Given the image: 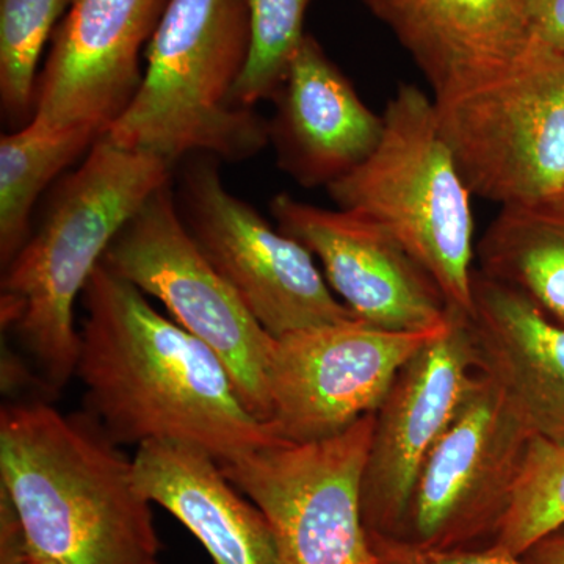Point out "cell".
<instances>
[{"mask_svg": "<svg viewBox=\"0 0 564 564\" xmlns=\"http://www.w3.org/2000/svg\"><path fill=\"white\" fill-rule=\"evenodd\" d=\"M76 377L85 413L117 445L172 441L228 463L278 440L217 352L99 263L82 293Z\"/></svg>", "mask_w": 564, "mask_h": 564, "instance_id": "6da1fadb", "label": "cell"}, {"mask_svg": "<svg viewBox=\"0 0 564 564\" xmlns=\"http://www.w3.org/2000/svg\"><path fill=\"white\" fill-rule=\"evenodd\" d=\"M87 413L44 402L0 411V497L32 554L54 564H161L151 502Z\"/></svg>", "mask_w": 564, "mask_h": 564, "instance_id": "7a4b0ae2", "label": "cell"}, {"mask_svg": "<svg viewBox=\"0 0 564 564\" xmlns=\"http://www.w3.org/2000/svg\"><path fill=\"white\" fill-rule=\"evenodd\" d=\"M172 163L99 135L76 172L52 192L40 225L3 269L2 328L18 337L44 384L61 391L76 377L79 332L74 304L111 240L173 180Z\"/></svg>", "mask_w": 564, "mask_h": 564, "instance_id": "3957f363", "label": "cell"}, {"mask_svg": "<svg viewBox=\"0 0 564 564\" xmlns=\"http://www.w3.org/2000/svg\"><path fill=\"white\" fill-rule=\"evenodd\" d=\"M250 44L248 0H170L139 91L102 135L173 166L193 154L254 158L270 143L269 121L234 102Z\"/></svg>", "mask_w": 564, "mask_h": 564, "instance_id": "277c9868", "label": "cell"}, {"mask_svg": "<svg viewBox=\"0 0 564 564\" xmlns=\"http://www.w3.org/2000/svg\"><path fill=\"white\" fill-rule=\"evenodd\" d=\"M383 121L373 154L326 191L337 209L366 215L395 236L432 274L451 310L470 317L473 193L441 133L434 99L402 84Z\"/></svg>", "mask_w": 564, "mask_h": 564, "instance_id": "5b68a950", "label": "cell"}, {"mask_svg": "<svg viewBox=\"0 0 564 564\" xmlns=\"http://www.w3.org/2000/svg\"><path fill=\"white\" fill-rule=\"evenodd\" d=\"M467 188L503 207H551L564 192V54L538 40L513 66L434 98Z\"/></svg>", "mask_w": 564, "mask_h": 564, "instance_id": "8992f818", "label": "cell"}, {"mask_svg": "<svg viewBox=\"0 0 564 564\" xmlns=\"http://www.w3.org/2000/svg\"><path fill=\"white\" fill-rule=\"evenodd\" d=\"M101 265L158 299L177 325L209 345L248 410L269 422L267 375L274 337L192 239L177 212L173 180L122 226Z\"/></svg>", "mask_w": 564, "mask_h": 564, "instance_id": "52a82bcc", "label": "cell"}, {"mask_svg": "<svg viewBox=\"0 0 564 564\" xmlns=\"http://www.w3.org/2000/svg\"><path fill=\"white\" fill-rule=\"evenodd\" d=\"M185 161L174 185L181 220L267 332L281 337L356 321L313 252L226 188L217 158L193 154Z\"/></svg>", "mask_w": 564, "mask_h": 564, "instance_id": "ba28073f", "label": "cell"}, {"mask_svg": "<svg viewBox=\"0 0 564 564\" xmlns=\"http://www.w3.org/2000/svg\"><path fill=\"white\" fill-rule=\"evenodd\" d=\"M373 429L375 413L325 440L278 437L220 463L228 480L272 527L281 564H380L361 507Z\"/></svg>", "mask_w": 564, "mask_h": 564, "instance_id": "9c48e42d", "label": "cell"}, {"mask_svg": "<svg viewBox=\"0 0 564 564\" xmlns=\"http://www.w3.org/2000/svg\"><path fill=\"white\" fill-rule=\"evenodd\" d=\"M532 437L480 370L419 473L397 540L443 552L491 547Z\"/></svg>", "mask_w": 564, "mask_h": 564, "instance_id": "30bf717a", "label": "cell"}, {"mask_svg": "<svg viewBox=\"0 0 564 564\" xmlns=\"http://www.w3.org/2000/svg\"><path fill=\"white\" fill-rule=\"evenodd\" d=\"M443 328L386 332L351 321L274 337L267 375L274 436L325 440L375 413L404 364Z\"/></svg>", "mask_w": 564, "mask_h": 564, "instance_id": "8fae6325", "label": "cell"}, {"mask_svg": "<svg viewBox=\"0 0 564 564\" xmlns=\"http://www.w3.org/2000/svg\"><path fill=\"white\" fill-rule=\"evenodd\" d=\"M478 373L469 317L451 310L444 328L404 364L375 411L361 489L367 533L400 536L419 473Z\"/></svg>", "mask_w": 564, "mask_h": 564, "instance_id": "7c38bea8", "label": "cell"}, {"mask_svg": "<svg viewBox=\"0 0 564 564\" xmlns=\"http://www.w3.org/2000/svg\"><path fill=\"white\" fill-rule=\"evenodd\" d=\"M276 228L321 262L356 321L399 333L443 328L451 306L437 282L388 229L358 212L323 209L289 193L269 204Z\"/></svg>", "mask_w": 564, "mask_h": 564, "instance_id": "4fadbf2b", "label": "cell"}, {"mask_svg": "<svg viewBox=\"0 0 564 564\" xmlns=\"http://www.w3.org/2000/svg\"><path fill=\"white\" fill-rule=\"evenodd\" d=\"M170 0H70L36 85L33 117L104 133L131 104Z\"/></svg>", "mask_w": 564, "mask_h": 564, "instance_id": "5bb4252c", "label": "cell"}, {"mask_svg": "<svg viewBox=\"0 0 564 564\" xmlns=\"http://www.w3.org/2000/svg\"><path fill=\"white\" fill-rule=\"evenodd\" d=\"M272 101L269 137L278 166L304 188H328L355 172L383 137V115L364 104L310 33Z\"/></svg>", "mask_w": 564, "mask_h": 564, "instance_id": "9a60e30c", "label": "cell"}, {"mask_svg": "<svg viewBox=\"0 0 564 564\" xmlns=\"http://www.w3.org/2000/svg\"><path fill=\"white\" fill-rule=\"evenodd\" d=\"M469 325L478 369L519 421L533 436L564 444V326L478 269Z\"/></svg>", "mask_w": 564, "mask_h": 564, "instance_id": "2e32d148", "label": "cell"}, {"mask_svg": "<svg viewBox=\"0 0 564 564\" xmlns=\"http://www.w3.org/2000/svg\"><path fill=\"white\" fill-rule=\"evenodd\" d=\"M132 475L141 496L187 527L215 564H281L265 516L203 448L172 441L140 445Z\"/></svg>", "mask_w": 564, "mask_h": 564, "instance_id": "e0dca14e", "label": "cell"}, {"mask_svg": "<svg viewBox=\"0 0 564 564\" xmlns=\"http://www.w3.org/2000/svg\"><path fill=\"white\" fill-rule=\"evenodd\" d=\"M384 22L434 98L502 73L540 40L524 0H399Z\"/></svg>", "mask_w": 564, "mask_h": 564, "instance_id": "ac0fdd59", "label": "cell"}, {"mask_svg": "<svg viewBox=\"0 0 564 564\" xmlns=\"http://www.w3.org/2000/svg\"><path fill=\"white\" fill-rule=\"evenodd\" d=\"M481 273L524 293L564 326V212L503 207L477 245Z\"/></svg>", "mask_w": 564, "mask_h": 564, "instance_id": "d6986e66", "label": "cell"}, {"mask_svg": "<svg viewBox=\"0 0 564 564\" xmlns=\"http://www.w3.org/2000/svg\"><path fill=\"white\" fill-rule=\"evenodd\" d=\"M101 132L33 117L0 139V261L6 269L32 234V212L52 181L91 150Z\"/></svg>", "mask_w": 564, "mask_h": 564, "instance_id": "ffe728a7", "label": "cell"}, {"mask_svg": "<svg viewBox=\"0 0 564 564\" xmlns=\"http://www.w3.org/2000/svg\"><path fill=\"white\" fill-rule=\"evenodd\" d=\"M70 0H0V102L10 121L35 115L41 52Z\"/></svg>", "mask_w": 564, "mask_h": 564, "instance_id": "44dd1931", "label": "cell"}, {"mask_svg": "<svg viewBox=\"0 0 564 564\" xmlns=\"http://www.w3.org/2000/svg\"><path fill=\"white\" fill-rule=\"evenodd\" d=\"M564 525V444L533 436L513 502L491 549L522 556Z\"/></svg>", "mask_w": 564, "mask_h": 564, "instance_id": "7402d4cb", "label": "cell"}, {"mask_svg": "<svg viewBox=\"0 0 564 564\" xmlns=\"http://www.w3.org/2000/svg\"><path fill=\"white\" fill-rule=\"evenodd\" d=\"M310 3L311 0H248L250 55L234 90L237 106L254 109L259 102L273 99L280 90L307 35L304 18Z\"/></svg>", "mask_w": 564, "mask_h": 564, "instance_id": "603a6c76", "label": "cell"}, {"mask_svg": "<svg viewBox=\"0 0 564 564\" xmlns=\"http://www.w3.org/2000/svg\"><path fill=\"white\" fill-rule=\"evenodd\" d=\"M375 555L384 564H529L521 556L503 554L496 549L481 551H430L397 540L369 533Z\"/></svg>", "mask_w": 564, "mask_h": 564, "instance_id": "cb8c5ba5", "label": "cell"}, {"mask_svg": "<svg viewBox=\"0 0 564 564\" xmlns=\"http://www.w3.org/2000/svg\"><path fill=\"white\" fill-rule=\"evenodd\" d=\"M0 564H54L32 554L9 500L0 497Z\"/></svg>", "mask_w": 564, "mask_h": 564, "instance_id": "d4e9b609", "label": "cell"}, {"mask_svg": "<svg viewBox=\"0 0 564 564\" xmlns=\"http://www.w3.org/2000/svg\"><path fill=\"white\" fill-rule=\"evenodd\" d=\"M534 31L549 46L564 54V0H524Z\"/></svg>", "mask_w": 564, "mask_h": 564, "instance_id": "484cf974", "label": "cell"}, {"mask_svg": "<svg viewBox=\"0 0 564 564\" xmlns=\"http://www.w3.org/2000/svg\"><path fill=\"white\" fill-rule=\"evenodd\" d=\"M521 558L529 564H564V525L533 544Z\"/></svg>", "mask_w": 564, "mask_h": 564, "instance_id": "4316f807", "label": "cell"}, {"mask_svg": "<svg viewBox=\"0 0 564 564\" xmlns=\"http://www.w3.org/2000/svg\"><path fill=\"white\" fill-rule=\"evenodd\" d=\"M359 2L372 11L375 17L380 18L381 21H386L388 14L391 13L392 7L395 6L399 0H359Z\"/></svg>", "mask_w": 564, "mask_h": 564, "instance_id": "83f0119b", "label": "cell"}, {"mask_svg": "<svg viewBox=\"0 0 564 564\" xmlns=\"http://www.w3.org/2000/svg\"><path fill=\"white\" fill-rule=\"evenodd\" d=\"M554 209L563 210L564 212V192L562 193V196H560L558 202L554 204Z\"/></svg>", "mask_w": 564, "mask_h": 564, "instance_id": "f1b7e54d", "label": "cell"}, {"mask_svg": "<svg viewBox=\"0 0 564 564\" xmlns=\"http://www.w3.org/2000/svg\"><path fill=\"white\" fill-rule=\"evenodd\" d=\"M378 560H380V558H378ZM380 564H384V563H383V562H380Z\"/></svg>", "mask_w": 564, "mask_h": 564, "instance_id": "f546056e", "label": "cell"}]
</instances>
